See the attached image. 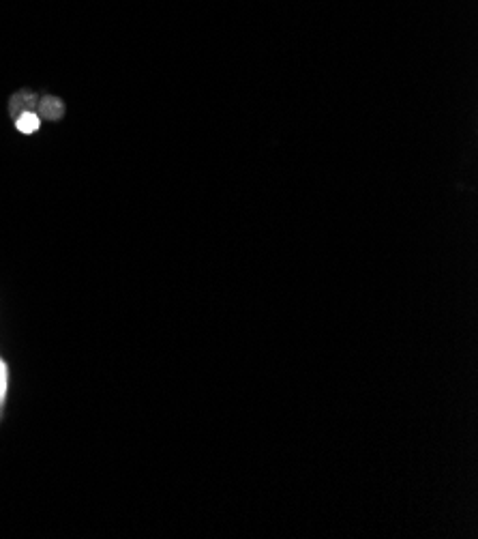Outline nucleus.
<instances>
[{"label": "nucleus", "mask_w": 478, "mask_h": 539, "mask_svg": "<svg viewBox=\"0 0 478 539\" xmlns=\"http://www.w3.org/2000/svg\"><path fill=\"white\" fill-rule=\"evenodd\" d=\"M41 121H39V116L33 114V112H24L20 119L16 121V127L18 131H22V134H35V131L39 129Z\"/></svg>", "instance_id": "1"}, {"label": "nucleus", "mask_w": 478, "mask_h": 539, "mask_svg": "<svg viewBox=\"0 0 478 539\" xmlns=\"http://www.w3.org/2000/svg\"><path fill=\"white\" fill-rule=\"evenodd\" d=\"M5 391H7V366L0 361V398L5 396Z\"/></svg>", "instance_id": "2"}]
</instances>
